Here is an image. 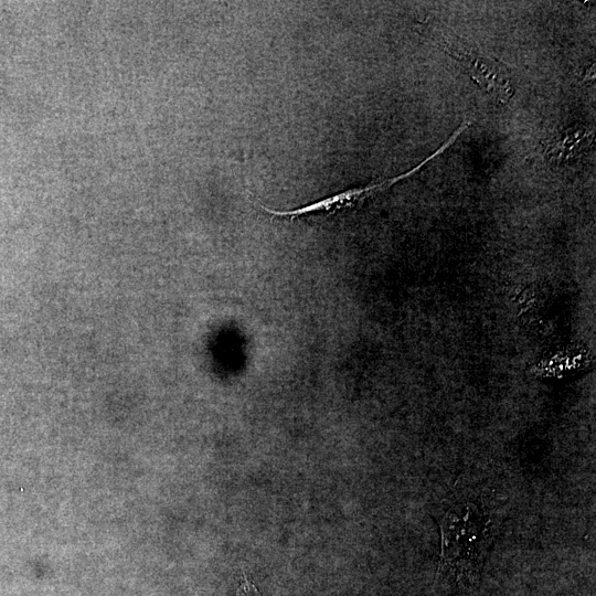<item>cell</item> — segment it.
Segmentation results:
<instances>
[{
  "mask_svg": "<svg viewBox=\"0 0 596 596\" xmlns=\"http://www.w3.org/2000/svg\"><path fill=\"white\" fill-rule=\"evenodd\" d=\"M593 142V131L584 126L572 127L548 143L546 156L552 163L570 162L588 152Z\"/></svg>",
  "mask_w": 596,
  "mask_h": 596,
  "instance_id": "4",
  "label": "cell"
},
{
  "mask_svg": "<svg viewBox=\"0 0 596 596\" xmlns=\"http://www.w3.org/2000/svg\"><path fill=\"white\" fill-rule=\"evenodd\" d=\"M471 126V123L463 124L459 130H457L450 138L449 141L444 143L438 151H436L433 155L429 158L425 159L424 162L419 164L417 167H414L410 170V172L406 174H402L397 177H393L390 179L382 180V182L374 185H369L366 187H360L355 189H349L343 191V193H339L332 197H328L322 200H318L313 202L311 205H307L301 208H297L290 211H276L272 210L268 207L261 205L262 209L273 217L278 218H286V219H298L310 215H333L337 214L339 211H343L345 209L354 208L357 205L363 204V202L371 197H374L382 191L389 189L392 186L397 185L398 183L402 182L404 179H408L411 176L420 172V170L427 164L433 161L436 157L442 155L447 149H449L457 140H459L460 136Z\"/></svg>",
  "mask_w": 596,
  "mask_h": 596,
  "instance_id": "3",
  "label": "cell"
},
{
  "mask_svg": "<svg viewBox=\"0 0 596 596\" xmlns=\"http://www.w3.org/2000/svg\"><path fill=\"white\" fill-rule=\"evenodd\" d=\"M422 28L438 42L444 51L459 61L471 78L494 99L502 103L512 100L515 94L514 84L508 70L503 65L496 60L487 58L473 48L467 47L459 37L449 33V30L444 27L428 23Z\"/></svg>",
  "mask_w": 596,
  "mask_h": 596,
  "instance_id": "2",
  "label": "cell"
},
{
  "mask_svg": "<svg viewBox=\"0 0 596 596\" xmlns=\"http://www.w3.org/2000/svg\"><path fill=\"white\" fill-rule=\"evenodd\" d=\"M236 596H261L260 592L254 585L248 580L246 576H243L242 583L237 591Z\"/></svg>",
  "mask_w": 596,
  "mask_h": 596,
  "instance_id": "5",
  "label": "cell"
},
{
  "mask_svg": "<svg viewBox=\"0 0 596 596\" xmlns=\"http://www.w3.org/2000/svg\"><path fill=\"white\" fill-rule=\"evenodd\" d=\"M441 529L442 555L436 583L457 590L475 587L492 541L484 515L471 503L457 505L444 516Z\"/></svg>",
  "mask_w": 596,
  "mask_h": 596,
  "instance_id": "1",
  "label": "cell"
}]
</instances>
